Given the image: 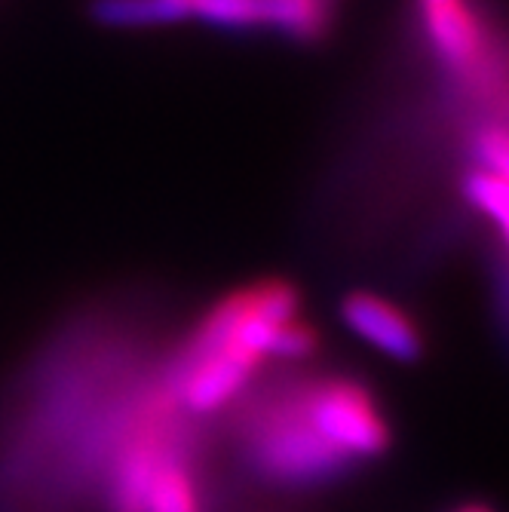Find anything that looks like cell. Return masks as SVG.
Segmentation results:
<instances>
[{"label":"cell","mask_w":509,"mask_h":512,"mask_svg":"<svg viewBox=\"0 0 509 512\" xmlns=\"http://www.w3.org/2000/svg\"><path fill=\"white\" fill-rule=\"evenodd\" d=\"M304 424L338 457H378L390 433L375 402L353 384H326L310 393L304 405Z\"/></svg>","instance_id":"obj_1"},{"label":"cell","mask_w":509,"mask_h":512,"mask_svg":"<svg viewBox=\"0 0 509 512\" xmlns=\"http://www.w3.org/2000/svg\"><path fill=\"white\" fill-rule=\"evenodd\" d=\"M184 22L197 19L230 31H276L316 43L332 28V0H181Z\"/></svg>","instance_id":"obj_2"},{"label":"cell","mask_w":509,"mask_h":512,"mask_svg":"<svg viewBox=\"0 0 509 512\" xmlns=\"http://www.w3.org/2000/svg\"><path fill=\"white\" fill-rule=\"evenodd\" d=\"M341 319L347 329L362 338L368 347L390 356L393 362H418L424 353V338L399 307L390 301L368 295V292H353L341 301Z\"/></svg>","instance_id":"obj_3"},{"label":"cell","mask_w":509,"mask_h":512,"mask_svg":"<svg viewBox=\"0 0 509 512\" xmlns=\"http://www.w3.org/2000/svg\"><path fill=\"white\" fill-rule=\"evenodd\" d=\"M436 53L457 71H470L482 53V31L467 0H421Z\"/></svg>","instance_id":"obj_4"},{"label":"cell","mask_w":509,"mask_h":512,"mask_svg":"<svg viewBox=\"0 0 509 512\" xmlns=\"http://www.w3.org/2000/svg\"><path fill=\"white\" fill-rule=\"evenodd\" d=\"M264 457L276 473L289 479H322L347 463L329 445H322L304 421L276 430L264 445Z\"/></svg>","instance_id":"obj_5"},{"label":"cell","mask_w":509,"mask_h":512,"mask_svg":"<svg viewBox=\"0 0 509 512\" xmlns=\"http://www.w3.org/2000/svg\"><path fill=\"white\" fill-rule=\"evenodd\" d=\"M89 19L102 28H160L184 22L181 0H89Z\"/></svg>","instance_id":"obj_6"},{"label":"cell","mask_w":509,"mask_h":512,"mask_svg":"<svg viewBox=\"0 0 509 512\" xmlns=\"http://www.w3.org/2000/svg\"><path fill=\"white\" fill-rule=\"evenodd\" d=\"M464 197L488 215L500 234L509 240V181H500L488 172H470L464 181Z\"/></svg>","instance_id":"obj_7"},{"label":"cell","mask_w":509,"mask_h":512,"mask_svg":"<svg viewBox=\"0 0 509 512\" xmlns=\"http://www.w3.org/2000/svg\"><path fill=\"white\" fill-rule=\"evenodd\" d=\"M145 506H148V512H197V497H194L191 479L178 467L160 470L148 485Z\"/></svg>","instance_id":"obj_8"},{"label":"cell","mask_w":509,"mask_h":512,"mask_svg":"<svg viewBox=\"0 0 509 512\" xmlns=\"http://www.w3.org/2000/svg\"><path fill=\"white\" fill-rule=\"evenodd\" d=\"M476 154L482 169L500 181H509V129L506 126H488L476 138Z\"/></svg>","instance_id":"obj_9"},{"label":"cell","mask_w":509,"mask_h":512,"mask_svg":"<svg viewBox=\"0 0 509 512\" xmlns=\"http://www.w3.org/2000/svg\"><path fill=\"white\" fill-rule=\"evenodd\" d=\"M313 350H316V335L307 329V325H301L295 319V322H289L280 329V335H276V341H273L270 356L295 362V359H307Z\"/></svg>","instance_id":"obj_10"},{"label":"cell","mask_w":509,"mask_h":512,"mask_svg":"<svg viewBox=\"0 0 509 512\" xmlns=\"http://www.w3.org/2000/svg\"><path fill=\"white\" fill-rule=\"evenodd\" d=\"M457 512H491L488 506H479V503H473V506H464V509H457Z\"/></svg>","instance_id":"obj_11"}]
</instances>
